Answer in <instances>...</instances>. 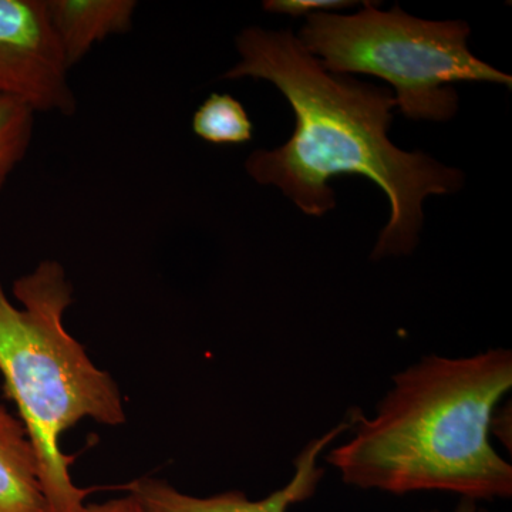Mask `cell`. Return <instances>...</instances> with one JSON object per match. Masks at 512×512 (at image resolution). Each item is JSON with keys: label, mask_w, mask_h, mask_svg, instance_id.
Masks as SVG:
<instances>
[{"label": "cell", "mask_w": 512, "mask_h": 512, "mask_svg": "<svg viewBox=\"0 0 512 512\" xmlns=\"http://www.w3.org/2000/svg\"><path fill=\"white\" fill-rule=\"evenodd\" d=\"M235 45L241 59L222 77L266 80L295 113V130L284 146L248 157L249 177L275 185L312 217L336 207L330 178L365 177L390 202L372 259L412 254L423 227V201L460 191L463 171L394 146L387 137L397 107L392 92L328 72L291 30L244 29Z\"/></svg>", "instance_id": "obj_1"}, {"label": "cell", "mask_w": 512, "mask_h": 512, "mask_svg": "<svg viewBox=\"0 0 512 512\" xmlns=\"http://www.w3.org/2000/svg\"><path fill=\"white\" fill-rule=\"evenodd\" d=\"M511 387V350L423 357L393 376L375 416L350 417L353 436L326 461L360 490L444 491L477 503L511 497V464L490 441Z\"/></svg>", "instance_id": "obj_2"}, {"label": "cell", "mask_w": 512, "mask_h": 512, "mask_svg": "<svg viewBox=\"0 0 512 512\" xmlns=\"http://www.w3.org/2000/svg\"><path fill=\"white\" fill-rule=\"evenodd\" d=\"M13 305L0 279V375L28 431L49 512H84L97 488L73 483L60 440L79 421L119 426L126 421L116 382L94 366L64 329L73 289L63 266L46 259L13 284Z\"/></svg>", "instance_id": "obj_3"}, {"label": "cell", "mask_w": 512, "mask_h": 512, "mask_svg": "<svg viewBox=\"0 0 512 512\" xmlns=\"http://www.w3.org/2000/svg\"><path fill=\"white\" fill-rule=\"evenodd\" d=\"M471 29L463 20H426L399 6L382 12L365 2L356 15L313 13L298 37L303 49L330 73L380 77L396 89L397 107L410 120L453 119L457 82L497 83L512 77L468 49Z\"/></svg>", "instance_id": "obj_4"}, {"label": "cell", "mask_w": 512, "mask_h": 512, "mask_svg": "<svg viewBox=\"0 0 512 512\" xmlns=\"http://www.w3.org/2000/svg\"><path fill=\"white\" fill-rule=\"evenodd\" d=\"M45 0H0V97L72 116L77 101Z\"/></svg>", "instance_id": "obj_5"}, {"label": "cell", "mask_w": 512, "mask_h": 512, "mask_svg": "<svg viewBox=\"0 0 512 512\" xmlns=\"http://www.w3.org/2000/svg\"><path fill=\"white\" fill-rule=\"evenodd\" d=\"M352 427V419L339 424L325 436L311 441L295 460V474L281 490L262 500L251 501L239 491L194 497L181 493L173 485L154 478H140L127 484L124 490L143 504L147 512H286L289 505L301 503L315 494L323 477L318 458L333 440Z\"/></svg>", "instance_id": "obj_6"}, {"label": "cell", "mask_w": 512, "mask_h": 512, "mask_svg": "<svg viewBox=\"0 0 512 512\" xmlns=\"http://www.w3.org/2000/svg\"><path fill=\"white\" fill-rule=\"evenodd\" d=\"M47 18L72 69L92 47L111 35L133 28L134 0H45Z\"/></svg>", "instance_id": "obj_7"}, {"label": "cell", "mask_w": 512, "mask_h": 512, "mask_svg": "<svg viewBox=\"0 0 512 512\" xmlns=\"http://www.w3.org/2000/svg\"><path fill=\"white\" fill-rule=\"evenodd\" d=\"M0 512H49L39 461L19 417L0 404Z\"/></svg>", "instance_id": "obj_8"}, {"label": "cell", "mask_w": 512, "mask_h": 512, "mask_svg": "<svg viewBox=\"0 0 512 512\" xmlns=\"http://www.w3.org/2000/svg\"><path fill=\"white\" fill-rule=\"evenodd\" d=\"M192 130L217 146H237L252 140L254 126L241 101L229 94L212 93L195 111Z\"/></svg>", "instance_id": "obj_9"}, {"label": "cell", "mask_w": 512, "mask_h": 512, "mask_svg": "<svg viewBox=\"0 0 512 512\" xmlns=\"http://www.w3.org/2000/svg\"><path fill=\"white\" fill-rule=\"evenodd\" d=\"M35 114L25 101L0 97V190L28 154Z\"/></svg>", "instance_id": "obj_10"}, {"label": "cell", "mask_w": 512, "mask_h": 512, "mask_svg": "<svg viewBox=\"0 0 512 512\" xmlns=\"http://www.w3.org/2000/svg\"><path fill=\"white\" fill-rule=\"evenodd\" d=\"M356 5H359V2H350V0H266L264 10L278 13V15L301 18L313 13H329L330 10L348 9Z\"/></svg>", "instance_id": "obj_11"}, {"label": "cell", "mask_w": 512, "mask_h": 512, "mask_svg": "<svg viewBox=\"0 0 512 512\" xmlns=\"http://www.w3.org/2000/svg\"><path fill=\"white\" fill-rule=\"evenodd\" d=\"M84 512H147L143 504L128 494L127 497L116 498V500L106 501L100 504H87Z\"/></svg>", "instance_id": "obj_12"}, {"label": "cell", "mask_w": 512, "mask_h": 512, "mask_svg": "<svg viewBox=\"0 0 512 512\" xmlns=\"http://www.w3.org/2000/svg\"><path fill=\"white\" fill-rule=\"evenodd\" d=\"M429 512H440V511H429ZM451 512H484L481 510L480 505H478L477 501L466 500V498H461L460 503L457 504V507L454 508Z\"/></svg>", "instance_id": "obj_13"}]
</instances>
